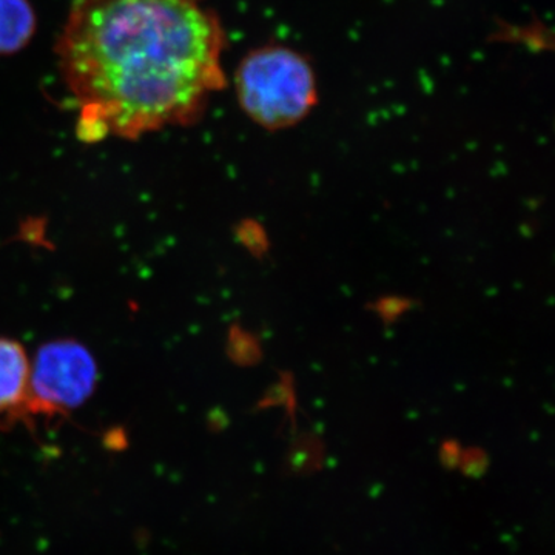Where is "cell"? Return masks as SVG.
Returning <instances> with one entry per match:
<instances>
[{
  "label": "cell",
  "instance_id": "cell-1",
  "mask_svg": "<svg viewBox=\"0 0 555 555\" xmlns=\"http://www.w3.org/2000/svg\"><path fill=\"white\" fill-rule=\"evenodd\" d=\"M222 22L206 0H75L56 43L87 144L203 118L225 89Z\"/></svg>",
  "mask_w": 555,
  "mask_h": 555
},
{
  "label": "cell",
  "instance_id": "cell-2",
  "mask_svg": "<svg viewBox=\"0 0 555 555\" xmlns=\"http://www.w3.org/2000/svg\"><path fill=\"white\" fill-rule=\"evenodd\" d=\"M241 108L262 129L297 126L318 101L315 72L305 54L283 46L247 53L235 73Z\"/></svg>",
  "mask_w": 555,
  "mask_h": 555
},
{
  "label": "cell",
  "instance_id": "cell-3",
  "mask_svg": "<svg viewBox=\"0 0 555 555\" xmlns=\"http://www.w3.org/2000/svg\"><path fill=\"white\" fill-rule=\"evenodd\" d=\"M100 371L89 349L76 339L40 346L31 360V416L56 418L82 406L96 389Z\"/></svg>",
  "mask_w": 555,
  "mask_h": 555
},
{
  "label": "cell",
  "instance_id": "cell-4",
  "mask_svg": "<svg viewBox=\"0 0 555 555\" xmlns=\"http://www.w3.org/2000/svg\"><path fill=\"white\" fill-rule=\"evenodd\" d=\"M31 360L16 339L0 338V427L30 423Z\"/></svg>",
  "mask_w": 555,
  "mask_h": 555
},
{
  "label": "cell",
  "instance_id": "cell-5",
  "mask_svg": "<svg viewBox=\"0 0 555 555\" xmlns=\"http://www.w3.org/2000/svg\"><path fill=\"white\" fill-rule=\"evenodd\" d=\"M38 14L30 0H0V56H13L30 46Z\"/></svg>",
  "mask_w": 555,
  "mask_h": 555
},
{
  "label": "cell",
  "instance_id": "cell-6",
  "mask_svg": "<svg viewBox=\"0 0 555 555\" xmlns=\"http://www.w3.org/2000/svg\"><path fill=\"white\" fill-rule=\"evenodd\" d=\"M240 238L251 254L259 255V257L268 250V236H266L264 230L257 222H244L240 229Z\"/></svg>",
  "mask_w": 555,
  "mask_h": 555
},
{
  "label": "cell",
  "instance_id": "cell-7",
  "mask_svg": "<svg viewBox=\"0 0 555 555\" xmlns=\"http://www.w3.org/2000/svg\"><path fill=\"white\" fill-rule=\"evenodd\" d=\"M408 308V301H404V299L400 298H387L382 299V301L377 305V312L383 318H393L400 315V313H403L404 310Z\"/></svg>",
  "mask_w": 555,
  "mask_h": 555
}]
</instances>
